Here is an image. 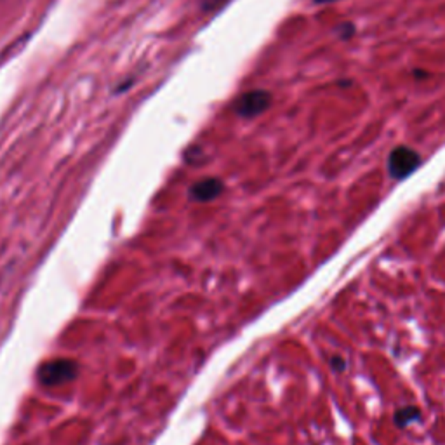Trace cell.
Segmentation results:
<instances>
[{
    "label": "cell",
    "mask_w": 445,
    "mask_h": 445,
    "mask_svg": "<svg viewBox=\"0 0 445 445\" xmlns=\"http://www.w3.org/2000/svg\"><path fill=\"white\" fill-rule=\"evenodd\" d=\"M77 363L70 358H54L46 362L37 372L39 383L46 386H57L63 383H70L77 376Z\"/></svg>",
    "instance_id": "obj_1"
},
{
    "label": "cell",
    "mask_w": 445,
    "mask_h": 445,
    "mask_svg": "<svg viewBox=\"0 0 445 445\" xmlns=\"http://www.w3.org/2000/svg\"><path fill=\"white\" fill-rule=\"evenodd\" d=\"M225 2L226 0H203V9H206V11H212V9L221 8Z\"/></svg>",
    "instance_id": "obj_8"
},
{
    "label": "cell",
    "mask_w": 445,
    "mask_h": 445,
    "mask_svg": "<svg viewBox=\"0 0 445 445\" xmlns=\"http://www.w3.org/2000/svg\"><path fill=\"white\" fill-rule=\"evenodd\" d=\"M317 4H327V2H336V0H315Z\"/></svg>",
    "instance_id": "obj_9"
},
{
    "label": "cell",
    "mask_w": 445,
    "mask_h": 445,
    "mask_svg": "<svg viewBox=\"0 0 445 445\" xmlns=\"http://www.w3.org/2000/svg\"><path fill=\"white\" fill-rule=\"evenodd\" d=\"M421 417H423V414H421L419 407L403 406L395 410V414H393V423H395L397 428H407L412 423H416V421H421Z\"/></svg>",
    "instance_id": "obj_5"
},
{
    "label": "cell",
    "mask_w": 445,
    "mask_h": 445,
    "mask_svg": "<svg viewBox=\"0 0 445 445\" xmlns=\"http://www.w3.org/2000/svg\"><path fill=\"white\" fill-rule=\"evenodd\" d=\"M225 185L217 178H206L197 181L195 185L190 188V197L197 202H210V200L217 199L223 193Z\"/></svg>",
    "instance_id": "obj_4"
},
{
    "label": "cell",
    "mask_w": 445,
    "mask_h": 445,
    "mask_svg": "<svg viewBox=\"0 0 445 445\" xmlns=\"http://www.w3.org/2000/svg\"><path fill=\"white\" fill-rule=\"evenodd\" d=\"M329 365H331V369L334 370V372H345L346 370V360L343 358L341 355H334L331 356V360H329Z\"/></svg>",
    "instance_id": "obj_6"
},
{
    "label": "cell",
    "mask_w": 445,
    "mask_h": 445,
    "mask_svg": "<svg viewBox=\"0 0 445 445\" xmlns=\"http://www.w3.org/2000/svg\"><path fill=\"white\" fill-rule=\"evenodd\" d=\"M336 30H338L339 37L345 40L355 35V25H352V23H343V25H339Z\"/></svg>",
    "instance_id": "obj_7"
},
{
    "label": "cell",
    "mask_w": 445,
    "mask_h": 445,
    "mask_svg": "<svg viewBox=\"0 0 445 445\" xmlns=\"http://www.w3.org/2000/svg\"><path fill=\"white\" fill-rule=\"evenodd\" d=\"M271 105V94L263 89H254L249 93H244L239 100L235 101L233 108L235 113L244 118H253L257 115L264 113Z\"/></svg>",
    "instance_id": "obj_3"
},
{
    "label": "cell",
    "mask_w": 445,
    "mask_h": 445,
    "mask_svg": "<svg viewBox=\"0 0 445 445\" xmlns=\"http://www.w3.org/2000/svg\"><path fill=\"white\" fill-rule=\"evenodd\" d=\"M421 155L409 146H397L388 157V172L393 179L402 181L409 178L421 165Z\"/></svg>",
    "instance_id": "obj_2"
}]
</instances>
